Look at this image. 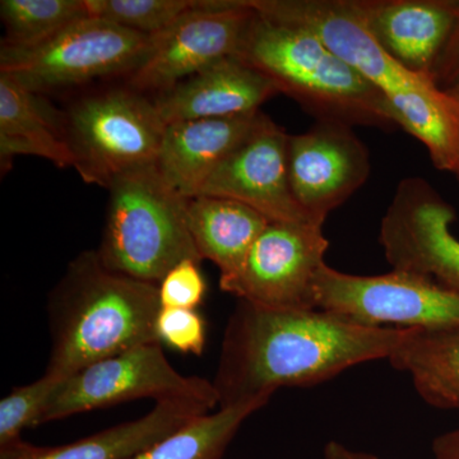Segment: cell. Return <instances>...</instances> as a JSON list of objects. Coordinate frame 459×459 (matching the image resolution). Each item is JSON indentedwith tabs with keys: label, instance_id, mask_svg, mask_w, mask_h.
<instances>
[{
	"label": "cell",
	"instance_id": "1",
	"mask_svg": "<svg viewBox=\"0 0 459 459\" xmlns=\"http://www.w3.org/2000/svg\"><path fill=\"white\" fill-rule=\"evenodd\" d=\"M411 329L370 327L322 309L280 310L238 300L212 380L220 407L310 386L389 359Z\"/></svg>",
	"mask_w": 459,
	"mask_h": 459
},
{
	"label": "cell",
	"instance_id": "2",
	"mask_svg": "<svg viewBox=\"0 0 459 459\" xmlns=\"http://www.w3.org/2000/svg\"><path fill=\"white\" fill-rule=\"evenodd\" d=\"M258 13L307 27L385 99L398 126L437 170L459 177V102L429 75L398 63L370 32L359 0H249Z\"/></svg>",
	"mask_w": 459,
	"mask_h": 459
},
{
	"label": "cell",
	"instance_id": "3",
	"mask_svg": "<svg viewBox=\"0 0 459 459\" xmlns=\"http://www.w3.org/2000/svg\"><path fill=\"white\" fill-rule=\"evenodd\" d=\"M159 285L111 271L84 250L48 299L51 350L45 376L65 379L105 359L159 342Z\"/></svg>",
	"mask_w": 459,
	"mask_h": 459
},
{
	"label": "cell",
	"instance_id": "4",
	"mask_svg": "<svg viewBox=\"0 0 459 459\" xmlns=\"http://www.w3.org/2000/svg\"><path fill=\"white\" fill-rule=\"evenodd\" d=\"M235 56L270 78L316 120L383 131L398 126L379 91L307 27L255 9Z\"/></svg>",
	"mask_w": 459,
	"mask_h": 459
},
{
	"label": "cell",
	"instance_id": "5",
	"mask_svg": "<svg viewBox=\"0 0 459 459\" xmlns=\"http://www.w3.org/2000/svg\"><path fill=\"white\" fill-rule=\"evenodd\" d=\"M101 244L96 250L111 271L156 283L186 259L202 262L188 225V202L156 166L111 181Z\"/></svg>",
	"mask_w": 459,
	"mask_h": 459
},
{
	"label": "cell",
	"instance_id": "6",
	"mask_svg": "<svg viewBox=\"0 0 459 459\" xmlns=\"http://www.w3.org/2000/svg\"><path fill=\"white\" fill-rule=\"evenodd\" d=\"M63 126L74 170L102 188L126 172L155 166L166 128L152 98L126 83L78 99Z\"/></svg>",
	"mask_w": 459,
	"mask_h": 459
},
{
	"label": "cell",
	"instance_id": "7",
	"mask_svg": "<svg viewBox=\"0 0 459 459\" xmlns=\"http://www.w3.org/2000/svg\"><path fill=\"white\" fill-rule=\"evenodd\" d=\"M152 40L89 14L31 47L0 45V74L40 96L101 78H126L143 62Z\"/></svg>",
	"mask_w": 459,
	"mask_h": 459
},
{
	"label": "cell",
	"instance_id": "8",
	"mask_svg": "<svg viewBox=\"0 0 459 459\" xmlns=\"http://www.w3.org/2000/svg\"><path fill=\"white\" fill-rule=\"evenodd\" d=\"M316 307L370 327L459 329V295L413 272L356 276L325 264L316 279Z\"/></svg>",
	"mask_w": 459,
	"mask_h": 459
},
{
	"label": "cell",
	"instance_id": "9",
	"mask_svg": "<svg viewBox=\"0 0 459 459\" xmlns=\"http://www.w3.org/2000/svg\"><path fill=\"white\" fill-rule=\"evenodd\" d=\"M144 398L197 401L212 409L219 404L212 382L183 376L166 359L162 344L153 342L95 362L63 379L42 424Z\"/></svg>",
	"mask_w": 459,
	"mask_h": 459
},
{
	"label": "cell",
	"instance_id": "10",
	"mask_svg": "<svg viewBox=\"0 0 459 459\" xmlns=\"http://www.w3.org/2000/svg\"><path fill=\"white\" fill-rule=\"evenodd\" d=\"M328 247L323 225L270 222L238 270L220 279V289L268 309H316V283Z\"/></svg>",
	"mask_w": 459,
	"mask_h": 459
},
{
	"label": "cell",
	"instance_id": "11",
	"mask_svg": "<svg viewBox=\"0 0 459 459\" xmlns=\"http://www.w3.org/2000/svg\"><path fill=\"white\" fill-rule=\"evenodd\" d=\"M253 16L247 0H198L197 7L153 36L143 62L124 83L153 98L223 57L237 56Z\"/></svg>",
	"mask_w": 459,
	"mask_h": 459
},
{
	"label": "cell",
	"instance_id": "12",
	"mask_svg": "<svg viewBox=\"0 0 459 459\" xmlns=\"http://www.w3.org/2000/svg\"><path fill=\"white\" fill-rule=\"evenodd\" d=\"M455 211L424 178L402 179L386 208L379 244L392 270L413 272L459 295Z\"/></svg>",
	"mask_w": 459,
	"mask_h": 459
},
{
	"label": "cell",
	"instance_id": "13",
	"mask_svg": "<svg viewBox=\"0 0 459 459\" xmlns=\"http://www.w3.org/2000/svg\"><path fill=\"white\" fill-rule=\"evenodd\" d=\"M289 179L296 202L314 221L325 225L369 179V150L353 126L329 120L290 135Z\"/></svg>",
	"mask_w": 459,
	"mask_h": 459
},
{
	"label": "cell",
	"instance_id": "14",
	"mask_svg": "<svg viewBox=\"0 0 459 459\" xmlns=\"http://www.w3.org/2000/svg\"><path fill=\"white\" fill-rule=\"evenodd\" d=\"M289 137L262 113L255 129L204 181L198 195L240 202L270 222L320 225L296 202L290 186Z\"/></svg>",
	"mask_w": 459,
	"mask_h": 459
},
{
	"label": "cell",
	"instance_id": "15",
	"mask_svg": "<svg viewBox=\"0 0 459 459\" xmlns=\"http://www.w3.org/2000/svg\"><path fill=\"white\" fill-rule=\"evenodd\" d=\"M279 93L270 78L238 56H228L152 100L168 126L255 113Z\"/></svg>",
	"mask_w": 459,
	"mask_h": 459
},
{
	"label": "cell",
	"instance_id": "16",
	"mask_svg": "<svg viewBox=\"0 0 459 459\" xmlns=\"http://www.w3.org/2000/svg\"><path fill=\"white\" fill-rule=\"evenodd\" d=\"M374 38L411 72L433 78L459 0H359Z\"/></svg>",
	"mask_w": 459,
	"mask_h": 459
},
{
	"label": "cell",
	"instance_id": "17",
	"mask_svg": "<svg viewBox=\"0 0 459 459\" xmlns=\"http://www.w3.org/2000/svg\"><path fill=\"white\" fill-rule=\"evenodd\" d=\"M261 114L259 110L168 124L157 155V171L183 197H197L204 181L255 129Z\"/></svg>",
	"mask_w": 459,
	"mask_h": 459
},
{
	"label": "cell",
	"instance_id": "18",
	"mask_svg": "<svg viewBox=\"0 0 459 459\" xmlns=\"http://www.w3.org/2000/svg\"><path fill=\"white\" fill-rule=\"evenodd\" d=\"M211 410L212 407L197 401L156 402L140 419L65 446H35L23 439L7 444L0 446V459H131Z\"/></svg>",
	"mask_w": 459,
	"mask_h": 459
},
{
	"label": "cell",
	"instance_id": "19",
	"mask_svg": "<svg viewBox=\"0 0 459 459\" xmlns=\"http://www.w3.org/2000/svg\"><path fill=\"white\" fill-rule=\"evenodd\" d=\"M49 160L60 169L74 168L63 117H57L40 95L23 89L17 81L0 74V162L8 170L16 156Z\"/></svg>",
	"mask_w": 459,
	"mask_h": 459
},
{
	"label": "cell",
	"instance_id": "20",
	"mask_svg": "<svg viewBox=\"0 0 459 459\" xmlns=\"http://www.w3.org/2000/svg\"><path fill=\"white\" fill-rule=\"evenodd\" d=\"M264 216L229 198L198 195L188 202V225L202 261L220 270V279L234 273L267 228Z\"/></svg>",
	"mask_w": 459,
	"mask_h": 459
},
{
	"label": "cell",
	"instance_id": "21",
	"mask_svg": "<svg viewBox=\"0 0 459 459\" xmlns=\"http://www.w3.org/2000/svg\"><path fill=\"white\" fill-rule=\"evenodd\" d=\"M388 360L411 377L420 397L430 406L459 411V329H411Z\"/></svg>",
	"mask_w": 459,
	"mask_h": 459
},
{
	"label": "cell",
	"instance_id": "22",
	"mask_svg": "<svg viewBox=\"0 0 459 459\" xmlns=\"http://www.w3.org/2000/svg\"><path fill=\"white\" fill-rule=\"evenodd\" d=\"M270 400L241 402L205 413L131 459H222L243 422Z\"/></svg>",
	"mask_w": 459,
	"mask_h": 459
},
{
	"label": "cell",
	"instance_id": "23",
	"mask_svg": "<svg viewBox=\"0 0 459 459\" xmlns=\"http://www.w3.org/2000/svg\"><path fill=\"white\" fill-rule=\"evenodd\" d=\"M89 14L86 0H2V45L31 47Z\"/></svg>",
	"mask_w": 459,
	"mask_h": 459
},
{
	"label": "cell",
	"instance_id": "24",
	"mask_svg": "<svg viewBox=\"0 0 459 459\" xmlns=\"http://www.w3.org/2000/svg\"><path fill=\"white\" fill-rule=\"evenodd\" d=\"M91 16L142 35L170 29L198 5V0H86Z\"/></svg>",
	"mask_w": 459,
	"mask_h": 459
},
{
	"label": "cell",
	"instance_id": "25",
	"mask_svg": "<svg viewBox=\"0 0 459 459\" xmlns=\"http://www.w3.org/2000/svg\"><path fill=\"white\" fill-rule=\"evenodd\" d=\"M63 379L42 376L35 382L12 388L0 401V446L22 439V431L42 425Z\"/></svg>",
	"mask_w": 459,
	"mask_h": 459
},
{
	"label": "cell",
	"instance_id": "26",
	"mask_svg": "<svg viewBox=\"0 0 459 459\" xmlns=\"http://www.w3.org/2000/svg\"><path fill=\"white\" fill-rule=\"evenodd\" d=\"M160 343H166L184 355L201 356L205 346L204 316L192 309L161 307L156 320Z\"/></svg>",
	"mask_w": 459,
	"mask_h": 459
},
{
	"label": "cell",
	"instance_id": "27",
	"mask_svg": "<svg viewBox=\"0 0 459 459\" xmlns=\"http://www.w3.org/2000/svg\"><path fill=\"white\" fill-rule=\"evenodd\" d=\"M199 264L201 262L186 259L166 273L159 283L161 307L197 310L207 291Z\"/></svg>",
	"mask_w": 459,
	"mask_h": 459
},
{
	"label": "cell",
	"instance_id": "28",
	"mask_svg": "<svg viewBox=\"0 0 459 459\" xmlns=\"http://www.w3.org/2000/svg\"><path fill=\"white\" fill-rule=\"evenodd\" d=\"M433 80L443 90L459 80V8L451 35L434 66Z\"/></svg>",
	"mask_w": 459,
	"mask_h": 459
},
{
	"label": "cell",
	"instance_id": "29",
	"mask_svg": "<svg viewBox=\"0 0 459 459\" xmlns=\"http://www.w3.org/2000/svg\"><path fill=\"white\" fill-rule=\"evenodd\" d=\"M434 459H459V427L435 437Z\"/></svg>",
	"mask_w": 459,
	"mask_h": 459
},
{
	"label": "cell",
	"instance_id": "30",
	"mask_svg": "<svg viewBox=\"0 0 459 459\" xmlns=\"http://www.w3.org/2000/svg\"><path fill=\"white\" fill-rule=\"evenodd\" d=\"M325 459H380L369 453L353 451L342 443L331 442L325 446Z\"/></svg>",
	"mask_w": 459,
	"mask_h": 459
},
{
	"label": "cell",
	"instance_id": "31",
	"mask_svg": "<svg viewBox=\"0 0 459 459\" xmlns=\"http://www.w3.org/2000/svg\"><path fill=\"white\" fill-rule=\"evenodd\" d=\"M446 92L449 93V95L452 96L453 99L457 100L459 102V80L455 84H452L449 89L446 90Z\"/></svg>",
	"mask_w": 459,
	"mask_h": 459
},
{
	"label": "cell",
	"instance_id": "32",
	"mask_svg": "<svg viewBox=\"0 0 459 459\" xmlns=\"http://www.w3.org/2000/svg\"><path fill=\"white\" fill-rule=\"evenodd\" d=\"M458 181H459V177L457 178Z\"/></svg>",
	"mask_w": 459,
	"mask_h": 459
}]
</instances>
